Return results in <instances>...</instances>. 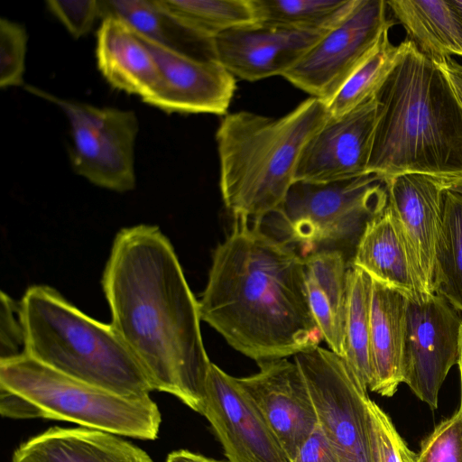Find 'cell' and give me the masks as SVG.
<instances>
[{
    "label": "cell",
    "instance_id": "obj_1",
    "mask_svg": "<svg viewBox=\"0 0 462 462\" xmlns=\"http://www.w3.org/2000/svg\"><path fill=\"white\" fill-rule=\"evenodd\" d=\"M102 286L111 325L153 390L201 414L212 362L203 345L199 301L158 226L138 225L117 233Z\"/></svg>",
    "mask_w": 462,
    "mask_h": 462
},
{
    "label": "cell",
    "instance_id": "obj_2",
    "mask_svg": "<svg viewBox=\"0 0 462 462\" xmlns=\"http://www.w3.org/2000/svg\"><path fill=\"white\" fill-rule=\"evenodd\" d=\"M199 307L201 320L257 363L294 356L323 340L308 300L304 258L245 217H234L215 249Z\"/></svg>",
    "mask_w": 462,
    "mask_h": 462
},
{
    "label": "cell",
    "instance_id": "obj_3",
    "mask_svg": "<svg viewBox=\"0 0 462 462\" xmlns=\"http://www.w3.org/2000/svg\"><path fill=\"white\" fill-rule=\"evenodd\" d=\"M374 94L377 116L368 174L462 176V107L434 60L407 38Z\"/></svg>",
    "mask_w": 462,
    "mask_h": 462
},
{
    "label": "cell",
    "instance_id": "obj_4",
    "mask_svg": "<svg viewBox=\"0 0 462 462\" xmlns=\"http://www.w3.org/2000/svg\"><path fill=\"white\" fill-rule=\"evenodd\" d=\"M329 117L310 97L281 117L249 111L226 114L216 134L220 190L234 217L260 222L282 204L301 152Z\"/></svg>",
    "mask_w": 462,
    "mask_h": 462
},
{
    "label": "cell",
    "instance_id": "obj_5",
    "mask_svg": "<svg viewBox=\"0 0 462 462\" xmlns=\"http://www.w3.org/2000/svg\"><path fill=\"white\" fill-rule=\"evenodd\" d=\"M24 354L69 377L127 398L154 391L111 324L77 309L56 290L34 285L19 303Z\"/></svg>",
    "mask_w": 462,
    "mask_h": 462
},
{
    "label": "cell",
    "instance_id": "obj_6",
    "mask_svg": "<svg viewBox=\"0 0 462 462\" xmlns=\"http://www.w3.org/2000/svg\"><path fill=\"white\" fill-rule=\"evenodd\" d=\"M384 179L376 174L330 182L295 180L273 219L277 238L304 258L335 250L350 263L366 225L387 207Z\"/></svg>",
    "mask_w": 462,
    "mask_h": 462
},
{
    "label": "cell",
    "instance_id": "obj_7",
    "mask_svg": "<svg viewBox=\"0 0 462 462\" xmlns=\"http://www.w3.org/2000/svg\"><path fill=\"white\" fill-rule=\"evenodd\" d=\"M0 385L39 406L45 419L140 439H157L162 416L150 398H127L60 374L24 353L0 361Z\"/></svg>",
    "mask_w": 462,
    "mask_h": 462
},
{
    "label": "cell",
    "instance_id": "obj_8",
    "mask_svg": "<svg viewBox=\"0 0 462 462\" xmlns=\"http://www.w3.org/2000/svg\"><path fill=\"white\" fill-rule=\"evenodd\" d=\"M27 89L57 105L66 116L71 136L69 160L77 174L116 192L134 188L139 124L133 111L60 98L32 87Z\"/></svg>",
    "mask_w": 462,
    "mask_h": 462
},
{
    "label": "cell",
    "instance_id": "obj_9",
    "mask_svg": "<svg viewBox=\"0 0 462 462\" xmlns=\"http://www.w3.org/2000/svg\"><path fill=\"white\" fill-rule=\"evenodd\" d=\"M318 422L340 462H374L367 390L346 360L319 346L294 356Z\"/></svg>",
    "mask_w": 462,
    "mask_h": 462
},
{
    "label": "cell",
    "instance_id": "obj_10",
    "mask_svg": "<svg viewBox=\"0 0 462 462\" xmlns=\"http://www.w3.org/2000/svg\"><path fill=\"white\" fill-rule=\"evenodd\" d=\"M384 0H356L349 14L328 31L283 78L327 105L365 60L386 29Z\"/></svg>",
    "mask_w": 462,
    "mask_h": 462
},
{
    "label": "cell",
    "instance_id": "obj_11",
    "mask_svg": "<svg viewBox=\"0 0 462 462\" xmlns=\"http://www.w3.org/2000/svg\"><path fill=\"white\" fill-rule=\"evenodd\" d=\"M435 292L407 299L402 383L432 410L451 367L457 364L462 319Z\"/></svg>",
    "mask_w": 462,
    "mask_h": 462
},
{
    "label": "cell",
    "instance_id": "obj_12",
    "mask_svg": "<svg viewBox=\"0 0 462 462\" xmlns=\"http://www.w3.org/2000/svg\"><path fill=\"white\" fill-rule=\"evenodd\" d=\"M228 462H291L237 378L211 363L202 413Z\"/></svg>",
    "mask_w": 462,
    "mask_h": 462
},
{
    "label": "cell",
    "instance_id": "obj_13",
    "mask_svg": "<svg viewBox=\"0 0 462 462\" xmlns=\"http://www.w3.org/2000/svg\"><path fill=\"white\" fill-rule=\"evenodd\" d=\"M138 35L161 71L160 82L144 103L167 113L226 115L236 83L217 60L188 56Z\"/></svg>",
    "mask_w": 462,
    "mask_h": 462
},
{
    "label": "cell",
    "instance_id": "obj_14",
    "mask_svg": "<svg viewBox=\"0 0 462 462\" xmlns=\"http://www.w3.org/2000/svg\"><path fill=\"white\" fill-rule=\"evenodd\" d=\"M376 116L374 96L339 117L329 116L304 146L294 181L330 182L367 175Z\"/></svg>",
    "mask_w": 462,
    "mask_h": 462
},
{
    "label": "cell",
    "instance_id": "obj_15",
    "mask_svg": "<svg viewBox=\"0 0 462 462\" xmlns=\"http://www.w3.org/2000/svg\"><path fill=\"white\" fill-rule=\"evenodd\" d=\"M328 31L254 22L218 34L213 42L215 59L234 77L244 80L283 76Z\"/></svg>",
    "mask_w": 462,
    "mask_h": 462
},
{
    "label": "cell",
    "instance_id": "obj_16",
    "mask_svg": "<svg viewBox=\"0 0 462 462\" xmlns=\"http://www.w3.org/2000/svg\"><path fill=\"white\" fill-rule=\"evenodd\" d=\"M259 371L237 378L275 434L291 462L318 424L303 374L295 362H258Z\"/></svg>",
    "mask_w": 462,
    "mask_h": 462
},
{
    "label": "cell",
    "instance_id": "obj_17",
    "mask_svg": "<svg viewBox=\"0 0 462 462\" xmlns=\"http://www.w3.org/2000/svg\"><path fill=\"white\" fill-rule=\"evenodd\" d=\"M383 179L388 207L400 226L419 281L427 294L435 293L445 189L437 178L426 174L402 173Z\"/></svg>",
    "mask_w": 462,
    "mask_h": 462
},
{
    "label": "cell",
    "instance_id": "obj_18",
    "mask_svg": "<svg viewBox=\"0 0 462 462\" xmlns=\"http://www.w3.org/2000/svg\"><path fill=\"white\" fill-rule=\"evenodd\" d=\"M97 68L114 88L147 99L161 79L159 66L138 33L124 20L106 16L97 32Z\"/></svg>",
    "mask_w": 462,
    "mask_h": 462
},
{
    "label": "cell",
    "instance_id": "obj_19",
    "mask_svg": "<svg viewBox=\"0 0 462 462\" xmlns=\"http://www.w3.org/2000/svg\"><path fill=\"white\" fill-rule=\"evenodd\" d=\"M12 462H152L115 434L88 428L53 427L22 443Z\"/></svg>",
    "mask_w": 462,
    "mask_h": 462
},
{
    "label": "cell",
    "instance_id": "obj_20",
    "mask_svg": "<svg viewBox=\"0 0 462 462\" xmlns=\"http://www.w3.org/2000/svg\"><path fill=\"white\" fill-rule=\"evenodd\" d=\"M350 264L407 299L421 300L429 296L415 273L400 226L388 204L366 225Z\"/></svg>",
    "mask_w": 462,
    "mask_h": 462
},
{
    "label": "cell",
    "instance_id": "obj_21",
    "mask_svg": "<svg viewBox=\"0 0 462 462\" xmlns=\"http://www.w3.org/2000/svg\"><path fill=\"white\" fill-rule=\"evenodd\" d=\"M373 281L370 312L372 381L368 389L393 396L402 383L407 298Z\"/></svg>",
    "mask_w": 462,
    "mask_h": 462
},
{
    "label": "cell",
    "instance_id": "obj_22",
    "mask_svg": "<svg viewBox=\"0 0 462 462\" xmlns=\"http://www.w3.org/2000/svg\"><path fill=\"white\" fill-rule=\"evenodd\" d=\"M350 261L340 251L304 257V274L312 315L329 349L343 357Z\"/></svg>",
    "mask_w": 462,
    "mask_h": 462
},
{
    "label": "cell",
    "instance_id": "obj_23",
    "mask_svg": "<svg viewBox=\"0 0 462 462\" xmlns=\"http://www.w3.org/2000/svg\"><path fill=\"white\" fill-rule=\"evenodd\" d=\"M101 20L116 16L137 33L166 48L198 59L216 60L213 40L189 26L163 0H99Z\"/></svg>",
    "mask_w": 462,
    "mask_h": 462
},
{
    "label": "cell",
    "instance_id": "obj_24",
    "mask_svg": "<svg viewBox=\"0 0 462 462\" xmlns=\"http://www.w3.org/2000/svg\"><path fill=\"white\" fill-rule=\"evenodd\" d=\"M387 7L403 26L407 39L433 60L462 57V34L457 16L444 0H390Z\"/></svg>",
    "mask_w": 462,
    "mask_h": 462
},
{
    "label": "cell",
    "instance_id": "obj_25",
    "mask_svg": "<svg viewBox=\"0 0 462 462\" xmlns=\"http://www.w3.org/2000/svg\"><path fill=\"white\" fill-rule=\"evenodd\" d=\"M347 304L343 358L361 383L372 381L370 354V312L373 281L362 269L352 264L347 269Z\"/></svg>",
    "mask_w": 462,
    "mask_h": 462
},
{
    "label": "cell",
    "instance_id": "obj_26",
    "mask_svg": "<svg viewBox=\"0 0 462 462\" xmlns=\"http://www.w3.org/2000/svg\"><path fill=\"white\" fill-rule=\"evenodd\" d=\"M356 0H250L255 23L308 30H331Z\"/></svg>",
    "mask_w": 462,
    "mask_h": 462
},
{
    "label": "cell",
    "instance_id": "obj_27",
    "mask_svg": "<svg viewBox=\"0 0 462 462\" xmlns=\"http://www.w3.org/2000/svg\"><path fill=\"white\" fill-rule=\"evenodd\" d=\"M434 291L462 313V196L444 190Z\"/></svg>",
    "mask_w": 462,
    "mask_h": 462
},
{
    "label": "cell",
    "instance_id": "obj_28",
    "mask_svg": "<svg viewBox=\"0 0 462 462\" xmlns=\"http://www.w3.org/2000/svg\"><path fill=\"white\" fill-rule=\"evenodd\" d=\"M389 30L383 31L369 55L328 103L329 116L339 117L372 98L391 73L402 45L391 42Z\"/></svg>",
    "mask_w": 462,
    "mask_h": 462
},
{
    "label": "cell",
    "instance_id": "obj_29",
    "mask_svg": "<svg viewBox=\"0 0 462 462\" xmlns=\"http://www.w3.org/2000/svg\"><path fill=\"white\" fill-rule=\"evenodd\" d=\"M189 26L213 40L236 26L254 23L250 0H163Z\"/></svg>",
    "mask_w": 462,
    "mask_h": 462
},
{
    "label": "cell",
    "instance_id": "obj_30",
    "mask_svg": "<svg viewBox=\"0 0 462 462\" xmlns=\"http://www.w3.org/2000/svg\"><path fill=\"white\" fill-rule=\"evenodd\" d=\"M28 36L25 28L17 22L0 19V87L23 84Z\"/></svg>",
    "mask_w": 462,
    "mask_h": 462
},
{
    "label": "cell",
    "instance_id": "obj_31",
    "mask_svg": "<svg viewBox=\"0 0 462 462\" xmlns=\"http://www.w3.org/2000/svg\"><path fill=\"white\" fill-rule=\"evenodd\" d=\"M416 462H462V411L459 409L421 442Z\"/></svg>",
    "mask_w": 462,
    "mask_h": 462
},
{
    "label": "cell",
    "instance_id": "obj_32",
    "mask_svg": "<svg viewBox=\"0 0 462 462\" xmlns=\"http://www.w3.org/2000/svg\"><path fill=\"white\" fill-rule=\"evenodd\" d=\"M46 6L75 39L88 34L101 19L99 0H48Z\"/></svg>",
    "mask_w": 462,
    "mask_h": 462
},
{
    "label": "cell",
    "instance_id": "obj_33",
    "mask_svg": "<svg viewBox=\"0 0 462 462\" xmlns=\"http://www.w3.org/2000/svg\"><path fill=\"white\" fill-rule=\"evenodd\" d=\"M374 462H402L404 441L391 418L371 399L368 402Z\"/></svg>",
    "mask_w": 462,
    "mask_h": 462
},
{
    "label": "cell",
    "instance_id": "obj_34",
    "mask_svg": "<svg viewBox=\"0 0 462 462\" xmlns=\"http://www.w3.org/2000/svg\"><path fill=\"white\" fill-rule=\"evenodd\" d=\"M18 310L19 304L15 305L14 301L2 291L0 361L22 355L19 351L21 346L24 349V334Z\"/></svg>",
    "mask_w": 462,
    "mask_h": 462
},
{
    "label": "cell",
    "instance_id": "obj_35",
    "mask_svg": "<svg viewBox=\"0 0 462 462\" xmlns=\"http://www.w3.org/2000/svg\"><path fill=\"white\" fill-rule=\"evenodd\" d=\"M291 462H340L319 422Z\"/></svg>",
    "mask_w": 462,
    "mask_h": 462
},
{
    "label": "cell",
    "instance_id": "obj_36",
    "mask_svg": "<svg viewBox=\"0 0 462 462\" xmlns=\"http://www.w3.org/2000/svg\"><path fill=\"white\" fill-rule=\"evenodd\" d=\"M0 412L12 419L44 418L42 409L24 396L0 385Z\"/></svg>",
    "mask_w": 462,
    "mask_h": 462
},
{
    "label": "cell",
    "instance_id": "obj_37",
    "mask_svg": "<svg viewBox=\"0 0 462 462\" xmlns=\"http://www.w3.org/2000/svg\"><path fill=\"white\" fill-rule=\"evenodd\" d=\"M434 62L445 76L455 97L462 107V64L452 56L436 60Z\"/></svg>",
    "mask_w": 462,
    "mask_h": 462
},
{
    "label": "cell",
    "instance_id": "obj_38",
    "mask_svg": "<svg viewBox=\"0 0 462 462\" xmlns=\"http://www.w3.org/2000/svg\"><path fill=\"white\" fill-rule=\"evenodd\" d=\"M166 462H222L186 449L171 452Z\"/></svg>",
    "mask_w": 462,
    "mask_h": 462
},
{
    "label": "cell",
    "instance_id": "obj_39",
    "mask_svg": "<svg viewBox=\"0 0 462 462\" xmlns=\"http://www.w3.org/2000/svg\"><path fill=\"white\" fill-rule=\"evenodd\" d=\"M444 189L462 196V176L452 178H437Z\"/></svg>",
    "mask_w": 462,
    "mask_h": 462
},
{
    "label": "cell",
    "instance_id": "obj_40",
    "mask_svg": "<svg viewBox=\"0 0 462 462\" xmlns=\"http://www.w3.org/2000/svg\"><path fill=\"white\" fill-rule=\"evenodd\" d=\"M449 4L457 16L462 34V0L449 1Z\"/></svg>",
    "mask_w": 462,
    "mask_h": 462
},
{
    "label": "cell",
    "instance_id": "obj_41",
    "mask_svg": "<svg viewBox=\"0 0 462 462\" xmlns=\"http://www.w3.org/2000/svg\"><path fill=\"white\" fill-rule=\"evenodd\" d=\"M402 462H416V454L413 453L403 441L401 448Z\"/></svg>",
    "mask_w": 462,
    "mask_h": 462
},
{
    "label": "cell",
    "instance_id": "obj_42",
    "mask_svg": "<svg viewBox=\"0 0 462 462\" xmlns=\"http://www.w3.org/2000/svg\"><path fill=\"white\" fill-rule=\"evenodd\" d=\"M457 365L459 367L460 381H461V403H460L459 410L462 411V326H461V332H460V345H459V355H458Z\"/></svg>",
    "mask_w": 462,
    "mask_h": 462
}]
</instances>
